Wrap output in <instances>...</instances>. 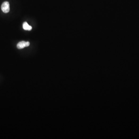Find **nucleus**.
Segmentation results:
<instances>
[{"mask_svg": "<svg viewBox=\"0 0 139 139\" xmlns=\"http://www.w3.org/2000/svg\"><path fill=\"white\" fill-rule=\"evenodd\" d=\"M1 9L4 13H8L10 11V5L8 2L5 1L3 2L1 5Z\"/></svg>", "mask_w": 139, "mask_h": 139, "instance_id": "obj_1", "label": "nucleus"}, {"mask_svg": "<svg viewBox=\"0 0 139 139\" xmlns=\"http://www.w3.org/2000/svg\"><path fill=\"white\" fill-rule=\"evenodd\" d=\"M25 43L26 42L25 41H21L20 42L17 44V48L19 49H23L25 47Z\"/></svg>", "mask_w": 139, "mask_h": 139, "instance_id": "obj_2", "label": "nucleus"}, {"mask_svg": "<svg viewBox=\"0 0 139 139\" xmlns=\"http://www.w3.org/2000/svg\"><path fill=\"white\" fill-rule=\"evenodd\" d=\"M22 26H23L24 29L25 30L30 31L32 29V27L29 25L27 22H24Z\"/></svg>", "mask_w": 139, "mask_h": 139, "instance_id": "obj_3", "label": "nucleus"}, {"mask_svg": "<svg viewBox=\"0 0 139 139\" xmlns=\"http://www.w3.org/2000/svg\"><path fill=\"white\" fill-rule=\"evenodd\" d=\"M29 45L30 43L29 42H26V43H25V47L29 46Z\"/></svg>", "mask_w": 139, "mask_h": 139, "instance_id": "obj_4", "label": "nucleus"}]
</instances>
